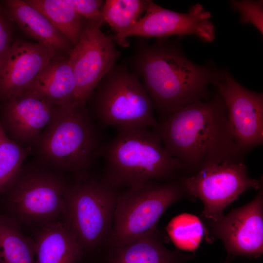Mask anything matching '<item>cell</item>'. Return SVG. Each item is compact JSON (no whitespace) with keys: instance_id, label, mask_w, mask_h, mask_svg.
<instances>
[{"instance_id":"1","label":"cell","mask_w":263,"mask_h":263,"mask_svg":"<svg viewBox=\"0 0 263 263\" xmlns=\"http://www.w3.org/2000/svg\"><path fill=\"white\" fill-rule=\"evenodd\" d=\"M158 133L164 147L182 164L184 174L212 164L243 161L229 127L224 102L217 94L163 118Z\"/></svg>"},{"instance_id":"2","label":"cell","mask_w":263,"mask_h":263,"mask_svg":"<svg viewBox=\"0 0 263 263\" xmlns=\"http://www.w3.org/2000/svg\"><path fill=\"white\" fill-rule=\"evenodd\" d=\"M129 64L131 71L141 80L153 109L163 118L203 101L220 71L193 63L179 45L167 38L149 43L140 38Z\"/></svg>"},{"instance_id":"3","label":"cell","mask_w":263,"mask_h":263,"mask_svg":"<svg viewBox=\"0 0 263 263\" xmlns=\"http://www.w3.org/2000/svg\"><path fill=\"white\" fill-rule=\"evenodd\" d=\"M101 156L104 178L111 185L136 187L151 181L179 178L183 165L163 146L158 133L146 127H117Z\"/></svg>"},{"instance_id":"4","label":"cell","mask_w":263,"mask_h":263,"mask_svg":"<svg viewBox=\"0 0 263 263\" xmlns=\"http://www.w3.org/2000/svg\"><path fill=\"white\" fill-rule=\"evenodd\" d=\"M86 105L58 106L34 147L44 167L84 172L101 156L105 144Z\"/></svg>"},{"instance_id":"5","label":"cell","mask_w":263,"mask_h":263,"mask_svg":"<svg viewBox=\"0 0 263 263\" xmlns=\"http://www.w3.org/2000/svg\"><path fill=\"white\" fill-rule=\"evenodd\" d=\"M89 112L102 126L146 127L157 132L151 100L139 77L124 63H115L98 83L88 102ZM87 104V103H86Z\"/></svg>"},{"instance_id":"6","label":"cell","mask_w":263,"mask_h":263,"mask_svg":"<svg viewBox=\"0 0 263 263\" xmlns=\"http://www.w3.org/2000/svg\"><path fill=\"white\" fill-rule=\"evenodd\" d=\"M118 195L116 188L104 177L82 176L67 184L62 221L75 234L84 251L106 244Z\"/></svg>"},{"instance_id":"7","label":"cell","mask_w":263,"mask_h":263,"mask_svg":"<svg viewBox=\"0 0 263 263\" xmlns=\"http://www.w3.org/2000/svg\"><path fill=\"white\" fill-rule=\"evenodd\" d=\"M185 198L188 197L181 177L129 188L118 195L106 245L120 247L144 236L157 227L159 219L170 206Z\"/></svg>"},{"instance_id":"8","label":"cell","mask_w":263,"mask_h":263,"mask_svg":"<svg viewBox=\"0 0 263 263\" xmlns=\"http://www.w3.org/2000/svg\"><path fill=\"white\" fill-rule=\"evenodd\" d=\"M67 184L45 167H22L6 192L7 203L19 223L41 226L58 220L64 208Z\"/></svg>"},{"instance_id":"9","label":"cell","mask_w":263,"mask_h":263,"mask_svg":"<svg viewBox=\"0 0 263 263\" xmlns=\"http://www.w3.org/2000/svg\"><path fill=\"white\" fill-rule=\"evenodd\" d=\"M181 181L188 198H198L203 204L201 217L214 222L224 215L225 208L247 190L259 189L263 182L249 177L243 161L206 166Z\"/></svg>"},{"instance_id":"10","label":"cell","mask_w":263,"mask_h":263,"mask_svg":"<svg viewBox=\"0 0 263 263\" xmlns=\"http://www.w3.org/2000/svg\"><path fill=\"white\" fill-rule=\"evenodd\" d=\"M102 25L86 20L79 41L68 53L76 85L73 104L86 105L98 83L120 56L113 41L102 31Z\"/></svg>"},{"instance_id":"11","label":"cell","mask_w":263,"mask_h":263,"mask_svg":"<svg viewBox=\"0 0 263 263\" xmlns=\"http://www.w3.org/2000/svg\"><path fill=\"white\" fill-rule=\"evenodd\" d=\"M145 12L131 28L110 38L123 46L128 45L126 38L133 36L161 38L173 35H194L207 42L215 38V26L210 20L211 14L200 4L191 6L187 13H179L148 0Z\"/></svg>"},{"instance_id":"12","label":"cell","mask_w":263,"mask_h":263,"mask_svg":"<svg viewBox=\"0 0 263 263\" xmlns=\"http://www.w3.org/2000/svg\"><path fill=\"white\" fill-rule=\"evenodd\" d=\"M227 112L232 136L244 154L263 143V95L239 84L226 70L213 82Z\"/></svg>"},{"instance_id":"13","label":"cell","mask_w":263,"mask_h":263,"mask_svg":"<svg viewBox=\"0 0 263 263\" xmlns=\"http://www.w3.org/2000/svg\"><path fill=\"white\" fill-rule=\"evenodd\" d=\"M205 223V230L222 241L229 257H260L263 253V185L246 205L216 221Z\"/></svg>"},{"instance_id":"14","label":"cell","mask_w":263,"mask_h":263,"mask_svg":"<svg viewBox=\"0 0 263 263\" xmlns=\"http://www.w3.org/2000/svg\"><path fill=\"white\" fill-rule=\"evenodd\" d=\"M2 101L0 124L10 139L25 148L34 147L58 107L30 91Z\"/></svg>"},{"instance_id":"15","label":"cell","mask_w":263,"mask_h":263,"mask_svg":"<svg viewBox=\"0 0 263 263\" xmlns=\"http://www.w3.org/2000/svg\"><path fill=\"white\" fill-rule=\"evenodd\" d=\"M56 53L52 47L37 42L12 43L0 59V100L27 91Z\"/></svg>"},{"instance_id":"16","label":"cell","mask_w":263,"mask_h":263,"mask_svg":"<svg viewBox=\"0 0 263 263\" xmlns=\"http://www.w3.org/2000/svg\"><path fill=\"white\" fill-rule=\"evenodd\" d=\"M33 239L37 263H78L84 252L63 221L38 226Z\"/></svg>"},{"instance_id":"17","label":"cell","mask_w":263,"mask_h":263,"mask_svg":"<svg viewBox=\"0 0 263 263\" xmlns=\"http://www.w3.org/2000/svg\"><path fill=\"white\" fill-rule=\"evenodd\" d=\"M109 249L107 263H186L194 257L168 248L157 227L126 245Z\"/></svg>"},{"instance_id":"18","label":"cell","mask_w":263,"mask_h":263,"mask_svg":"<svg viewBox=\"0 0 263 263\" xmlns=\"http://www.w3.org/2000/svg\"><path fill=\"white\" fill-rule=\"evenodd\" d=\"M4 12L28 37L53 48L68 53L74 46L68 39L40 12L25 0H6L3 2Z\"/></svg>"},{"instance_id":"19","label":"cell","mask_w":263,"mask_h":263,"mask_svg":"<svg viewBox=\"0 0 263 263\" xmlns=\"http://www.w3.org/2000/svg\"><path fill=\"white\" fill-rule=\"evenodd\" d=\"M75 91L73 67L68 57L53 58L27 91L37 94L56 106H62L74 104Z\"/></svg>"},{"instance_id":"20","label":"cell","mask_w":263,"mask_h":263,"mask_svg":"<svg viewBox=\"0 0 263 263\" xmlns=\"http://www.w3.org/2000/svg\"><path fill=\"white\" fill-rule=\"evenodd\" d=\"M44 16L74 46L79 41L86 21L69 0H26Z\"/></svg>"},{"instance_id":"21","label":"cell","mask_w":263,"mask_h":263,"mask_svg":"<svg viewBox=\"0 0 263 263\" xmlns=\"http://www.w3.org/2000/svg\"><path fill=\"white\" fill-rule=\"evenodd\" d=\"M0 263H37L33 238L14 219L0 214Z\"/></svg>"},{"instance_id":"22","label":"cell","mask_w":263,"mask_h":263,"mask_svg":"<svg viewBox=\"0 0 263 263\" xmlns=\"http://www.w3.org/2000/svg\"><path fill=\"white\" fill-rule=\"evenodd\" d=\"M32 149L10 139L0 124V195L6 193L15 181Z\"/></svg>"},{"instance_id":"23","label":"cell","mask_w":263,"mask_h":263,"mask_svg":"<svg viewBox=\"0 0 263 263\" xmlns=\"http://www.w3.org/2000/svg\"><path fill=\"white\" fill-rule=\"evenodd\" d=\"M148 0H106L102 8L104 22L114 34L122 33L132 27L146 11Z\"/></svg>"},{"instance_id":"24","label":"cell","mask_w":263,"mask_h":263,"mask_svg":"<svg viewBox=\"0 0 263 263\" xmlns=\"http://www.w3.org/2000/svg\"><path fill=\"white\" fill-rule=\"evenodd\" d=\"M168 230L178 249L192 252L199 246L206 232L203 221L189 213H183L173 219Z\"/></svg>"},{"instance_id":"25","label":"cell","mask_w":263,"mask_h":263,"mask_svg":"<svg viewBox=\"0 0 263 263\" xmlns=\"http://www.w3.org/2000/svg\"><path fill=\"white\" fill-rule=\"evenodd\" d=\"M231 7L240 14V22L251 23L263 34V0H230Z\"/></svg>"},{"instance_id":"26","label":"cell","mask_w":263,"mask_h":263,"mask_svg":"<svg viewBox=\"0 0 263 263\" xmlns=\"http://www.w3.org/2000/svg\"><path fill=\"white\" fill-rule=\"evenodd\" d=\"M75 11L87 20L103 24L104 20L102 8L105 0H69Z\"/></svg>"},{"instance_id":"27","label":"cell","mask_w":263,"mask_h":263,"mask_svg":"<svg viewBox=\"0 0 263 263\" xmlns=\"http://www.w3.org/2000/svg\"><path fill=\"white\" fill-rule=\"evenodd\" d=\"M9 18L0 6V59L12 45V30Z\"/></svg>"},{"instance_id":"28","label":"cell","mask_w":263,"mask_h":263,"mask_svg":"<svg viewBox=\"0 0 263 263\" xmlns=\"http://www.w3.org/2000/svg\"><path fill=\"white\" fill-rule=\"evenodd\" d=\"M230 258L227 256L226 260L224 263H230Z\"/></svg>"}]
</instances>
